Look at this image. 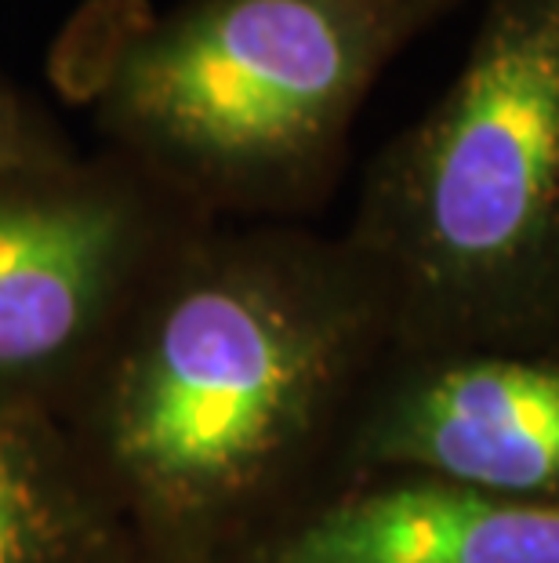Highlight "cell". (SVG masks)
Here are the masks:
<instances>
[{
    "instance_id": "obj_1",
    "label": "cell",
    "mask_w": 559,
    "mask_h": 563,
    "mask_svg": "<svg viewBox=\"0 0 559 563\" xmlns=\"http://www.w3.org/2000/svg\"><path fill=\"white\" fill-rule=\"evenodd\" d=\"M392 350L382 291L342 233L215 222L58 426L146 563H247L349 484Z\"/></svg>"
},
{
    "instance_id": "obj_2",
    "label": "cell",
    "mask_w": 559,
    "mask_h": 563,
    "mask_svg": "<svg viewBox=\"0 0 559 563\" xmlns=\"http://www.w3.org/2000/svg\"><path fill=\"white\" fill-rule=\"evenodd\" d=\"M469 4L85 0L47 69L102 150L204 219L305 225L335 197L374 84Z\"/></svg>"
},
{
    "instance_id": "obj_3",
    "label": "cell",
    "mask_w": 559,
    "mask_h": 563,
    "mask_svg": "<svg viewBox=\"0 0 559 563\" xmlns=\"http://www.w3.org/2000/svg\"><path fill=\"white\" fill-rule=\"evenodd\" d=\"M458 74L367 164L342 236L396 350H559V0H472Z\"/></svg>"
},
{
    "instance_id": "obj_4",
    "label": "cell",
    "mask_w": 559,
    "mask_h": 563,
    "mask_svg": "<svg viewBox=\"0 0 559 563\" xmlns=\"http://www.w3.org/2000/svg\"><path fill=\"white\" fill-rule=\"evenodd\" d=\"M208 225L110 150L0 172V415L63 422L149 287Z\"/></svg>"
},
{
    "instance_id": "obj_5",
    "label": "cell",
    "mask_w": 559,
    "mask_h": 563,
    "mask_svg": "<svg viewBox=\"0 0 559 563\" xmlns=\"http://www.w3.org/2000/svg\"><path fill=\"white\" fill-rule=\"evenodd\" d=\"M382 473L559 506V350H392L349 440Z\"/></svg>"
},
{
    "instance_id": "obj_6",
    "label": "cell",
    "mask_w": 559,
    "mask_h": 563,
    "mask_svg": "<svg viewBox=\"0 0 559 563\" xmlns=\"http://www.w3.org/2000/svg\"><path fill=\"white\" fill-rule=\"evenodd\" d=\"M247 563H559V506L433 476H364Z\"/></svg>"
},
{
    "instance_id": "obj_7",
    "label": "cell",
    "mask_w": 559,
    "mask_h": 563,
    "mask_svg": "<svg viewBox=\"0 0 559 563\" xmlns=\"http://www.w3.org/2000/svg\"><path fill=\"white\" fill-rule=\"evenodd\" d=\"M0 563H142L55 422L0 415Z\"/></svg>"
},
{
    "instance_id": "obj_8",
    "label": "cell",
    "mask_w": 559,
    "mask_h": 563,
    "mask_svg": "<svg viewBox=\"0 0 559 563\" xmlns=\"http://www.w3.org/2000/svg\"><path fill=\"white\" fill-rule=\"evenodd\" d=\"M77 146L52 113L30 99L26 91L0 69V172L37 167L74 157Z\"/></svg>"
},
{
    "instance_id": "obj_9",
    "label": "cell",
    "mask_w": 559,
    "mask_h": 563,
    "mask_svg": "<svg viewBox=\"0 0 559 563\" xmlns=\"http://www.w3.org/2000/svg\"><path fill=\"white\" fill-rule=\"evenodd\" d=\"M142 563H146V560H142Z\"/></svg>"
}]
</instances>
